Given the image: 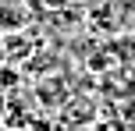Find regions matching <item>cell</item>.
Masks as SVG:
<instances>
[]
</instances>
